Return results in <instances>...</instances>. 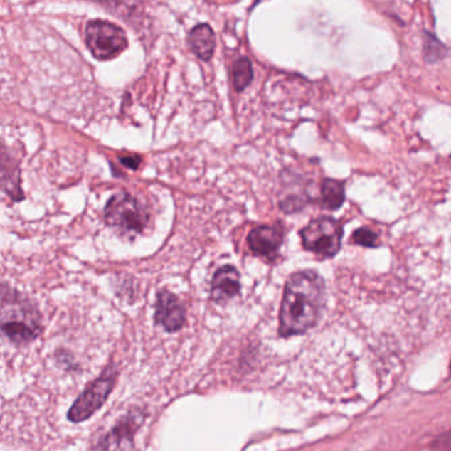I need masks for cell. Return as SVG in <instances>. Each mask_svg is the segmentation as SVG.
I'll use <instances>...</instances> for the list:
<instances>
[{
  "instance_id": "6da1fadb",
  "label": "cell",
  "mask_w": 451,
  "mask_h": 451,
  "mask_svg": "<svg viewBox=\"0 0 451 451\" xmlns=\"http://www.w3.org/2000/svg\"><path fill=\"white\" fill-rule=\"evenodd\" d=\"M324 283L312 270H302L287 280L280 312V334L299 335L310 329L319 318Z\"/></svg>"
},
{
  "instance_id": "7a4b0ae2",
  "label": "cell",
  "mask_w": 451,
  "mask_h": 451,
  "mask_svg": "<svg viewBox=\"0 0 451 451\" xmlns=\"http://www.w3.org/2000/svg\"><path fill=\"white\" fill-rule=\"evenodd\" d=\"M1 329L16 344H27L41 332L38 311L6 286L1 294Z\"/></svg>"
},
{
  "instance_id": "3957f363",
  "label": "cell",
  "mask_w": 451,
  "mask_h": 451,
  "mask_svg": "<svg viewBox=\"0 0 451 451\" xmlns=\"http://www.w3.org/2000/svg\"><path fill=\"white\" fill-rule=\"evenodd\" d=\"M106 224L113 228L118 235L132 237L142 233L149 215L141 203L127 192H118L110 198L105 207Z\"/></svg>"
},
{
  "instance_id": "277c9868",
  "label": "cell",
  "mask_w": 451,
  "mask_h": 451,
  "mask_svg": "<svg viewBox=\"0 0 451 451\" xmlns=\"http://www.w3.org/2000/svg\"><path fill=\"white\" fill-rule=\"evenodd\" d=\"M85 43L97 60L106 61L120 56L129 47V38L117 24L105 20H90L85 27Z\"/></svg>"
},
{
  "instance_id": "5b68a950",
  "label": "cell",
  "mask_w": 451,
  "mask_h": 451,
  "mask_svg": "<svg viewBox=\"0 0 451 451\" xmlns=\"http://www.w3.org/2000/svg\"><path fill=\"white\" fill-rule=\"evenodd\" d=\"M303 248L314 254L329 258L341 248L343 228L332 217H318L301 230Z\"/></svg>"
},
{
  "instance_id": "8992f818",
  "label": "cell",
  "mask_w": 451,
  "mask_h": 451,
  "mask_svg": "<svg viewBox=\"0 0 451 451\" xmlns=\"http://www.w3.org/2000/svg\"><path fill=\"white\" fill-rule=\"evenodd\" d=\"M115 375L113 372H105L102 376L95 380L92 386L78 397L73 406L70 408L68 417L72 423H81L87 420L95 410L104 405L107 396L113 389Z\"/></svg>"
},
{
  "instance_id": "52a82bcc",
  "label": "cell",
  "mask_w": 451,
  "mask_h": 451,
  "mask_svg": "<svg viewBox=\"0 0 451 451\" xmlns=\"http://www.w3.org/2000/svg\"><path fill=\"white\" fill-rule=\"evenodd\" d=\"M144 415L139 410H132L113 428L98 446V451H130L134 435L143 423Z\"/></svg>"
},
{
  "instance_id": "ba28073f",
  "label": "cell",
  "mask_w": 451,
  "mask_h": 451,
  "mask_svg": "<svg viewBox=\"0 0 451 451\" xmlns=\"http://www.w3.org/2000/svg\"><path fill=\"white\" fill-rule=\"evenodd\" d=\"M283 226H260L250 230L248 235V244L250 250L258 257L273 260L283 244Z\"/></svg>"
},
{
  "instance_id": "9c48e42d",
  "label": "cell",
  "mask_w": 451,
  "mask_h": 451,
  "mask_svg": "<svg viewBox=\"0 0 451 451\" xmlns=\"http://www.w3.org/2000/svg\"><path fill=\"white\" fill-rule=\"evenodd\" d=\"M155 320L169 332H175L183 327L186 310L174 292L161 290L158 294Z\"/></svg>"
},
{
  "instance_id": "30bf717a",
  "label": "cell",
  "mask_w": 451,
  "mask_h": 451,
  "mask_svg": "<svg viewBox=\"0 0 451 451\" xmlns=\"http://www.w3.org/2000/svg\"><path fill=\"white\" fill-rule=\"evenodd\" d=\"M241 290L240 273L232 265H226L217 270L211 287V298L217 303L226 302L235 298Z\"/></svg>"
},
{
  "instance_id": "8fae6325",
  "label": "cell",
  "mask_w": 451,
  "mask_h": 451,
  "mask_svg": "<svg viewBox=\"0 0 451 451\" xmlns=\"http://www.w3.org/2000/svg\"><path fill=\"white\" fill-rule=\"evenodd\" d=\"M189 47L203 61H209L216 47V36L208 24H198L191 29L189 35Z\"/></svg>"
},
{
  "instance_id": "7c38bea8",
  "label": "cell",
  "mask_w": 451,
  "mask_h": 451,
  "mask_svg": "<svg viewBox=\"0 0 451 451\" xmlns=\"http://www.w3.org/2000/svg\"><path fill=\"white\" fill-rule=\"evenodd\" d=\"M346 200L344 183L340 180L324 179L320 186V204L327 209L335 211L343 206Z\"/></svg>"
},
{
  "instance_id": "4fadbf2b",
  "label": "cell",
  "mask_w": 451,
  "mask_h": 451,
  "mask_svg": "<svg viewBox=\"0 0 451 451\" xmlns=\"http://www.w3.org/2000/svg\"><path fill=\"white\" fill-rule=\"evenodd\" d=\"M253 81V66L249 58L241 57L233 65V84L235 90L241 92Z\"/></svg>"
},
{
  "instance_id": "5bb4252c",
  "label": "cell",
  "mask_w": 451,
  "mask_h": 451,
  "mask_svg": "<svg viewBox=\"0 0 451 451\" xmlns=\"http://www.w3.org/2000/svg\"><path fill=\"white\" fill-rule=\"evenodd\" d=\"M352 241L360 246L375 248L378 245V235L367 228H359L352 235Z\"/></svg>"
},
{
  "instance_id": "9a60e30c",
  "label": "cell",
  "mask_w": 451,
  "mask_h": 451,
  "mask_svg": "<svg viewBox=\"0 0 451 451\" xmlns=\"http://www.w3.org/2000/svg\"><path fill=\"white\" fill-rule=\"evenodd\" d=\"M121 161L126 167L129 169H137L141 164V158L139 156H127V158H121Z\"/></svg>"
}]
</instances>
